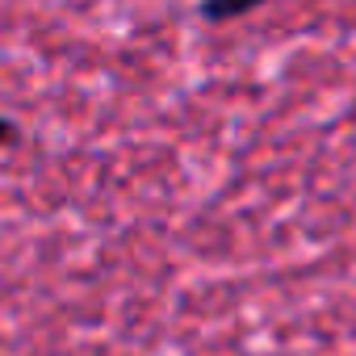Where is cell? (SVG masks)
Masks as SVG:
<instances>
[{"mask_svg": "<svg viewBox=\"0 0 356 356\" xmlns=\"http://www.w3.org/2000/svg\"><path fill=\"white\" fill-rule=\"evenodd\" d=\"M260 5H268V0H206L202 13H206L210 22H231V17H243V13H252V9H260Z\"/></svg>", "mask_w": 356, "mask_h": 356, "instance_id": "1", "label": "cell"}, {"mask_svg": "<svg viewBox=\"0 0 356 356\" xmlns=\"http://www.w3.org/2000/svg\"><path fill=\"white\" fill-rule=\"evenodd\" d=\"M17 138V126L9 122V118H0V147H5V143H13Z\"/></svg>", "mask_w": 356, "mask_h": 356, "instance_id": "2", "label": "cell"}]
</instances>
